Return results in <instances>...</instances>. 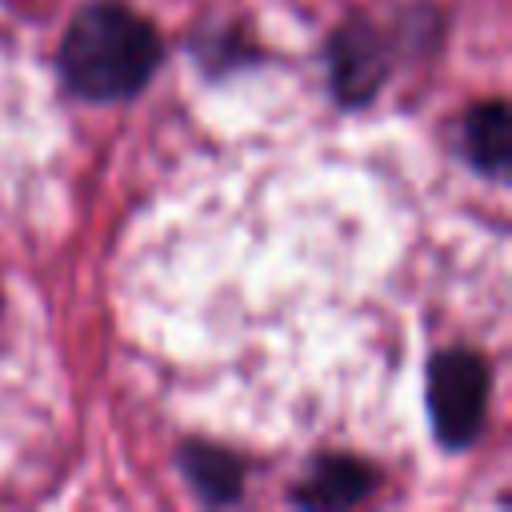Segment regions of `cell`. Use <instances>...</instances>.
Wrapping results in <instances>:
<instances>
[{"instance_id": "cell-6", "label": "cell", "mask_w": 512, "mask_h": 512, "mask_svg": "<svg viewBox=\"0 0 512 512\" xmlns=\"http://www.w3.org/2000/svg\"><path fill=\"white\" fill-rule=\"evenodd\" d=\"M176 464H180L184 480L196 488V496L208 504H236L244 496V464L228 448L188 440V444H180Z\"/></svg>"}, {"instance_id": "cell-1", "label": "cell", "mask_w": 512, "mask_h": 512, "mask_svg": "<svg viewBox=\"0 0 512 512\" xmlns=\"http://www.w3.org/2000/svg\"><path fill=\"white\" fill-rule=\"evenodd\" d=\"M160 56V36L140 12L96 0L72 16L56 68L64 88L80 100H124L156 76Z\"/></svg>"}, {"instance_id": "cell-5", "label": "cell", "mask_w": 512, "mask_h": 512, "mask_svg": "<svg viewBox=\"0 0 512 512\" xmlns=\"http://www.w3.org/2000/svg\"><path fill=\"white\" fill-rule=\"evenodd\" d=\"M464 156L480 176L504 180L512 164V116L504 100H480L464 112Z\"/></svg>"}, {"instance_id": "cell-4", "label": "cell", "mask_w": 512, "mask_h": 512, "mask_svg": "<svg viewBox=\"0 0 512 512\" xmlns=\"http://www.w3.org/2000/svg\"><path fill=\"white\" fill-rule=\"evenodd\" d=\"M380 488V472L356 456H320L304 480L292 488V504L300 508H352Z\"/></svg>"}, {"instance_id": "cell-2", "label": "cell", "mask_w": 512, "mask_h": 512, "mask_svg": "<svg viewBox=\"0 0 512 512\" xmlns=\"http://www.w3.org/2000/svg\"><path fill=\"white\" fill-rule=\"evenodd\" d=\"M492 392V368L472 348H448L436 352L428 364V420L440 440V448H468L488 412Z\"/></svg>"}, {"instance_id": "cell-3", "label": "cell", "mask_w": 512, "mask_h": 512, "mask_svg": "<svg viewBox=\"0 0 512 512\" xmlns=\"http://www.w3.org/2000/svg\"><path fill=\"white\" fill-rule=\"evenodd\" d=\"M388 80V44L364 16L344 20L328 40V84L344 108H364Z\"/></svg>"}]
</instances>
